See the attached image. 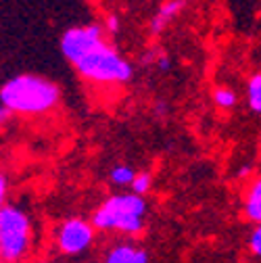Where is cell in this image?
Masks as SVG:
<instances>
[{"instance_id":"cell-8","label":"cell","mask_w":261,"mask_h":263,"mask_svg":"<svg viewBox=\"0 0 261 263\" xmlns=\"http://www.w3.org/2000/svg\"><path fill=\"white\" fill-rule=\"evenodd\" d=\"M105 263H148V255L142 249L129 247V245H119L107 253Z\"/></svg>"},{"instance_id":"cell-17","label":"cell","mask_w":261,"mask_h":263,"mask_svg":"<svg viewBox=\"0 0 261 263\" xmlns=\"http://www.w3.org/2000/svg\"><path fill=\"white\" fill-rule=\"evenodd\" d=\"M157 65H159L161 71H167V69H170V59H167V57H161V59L157 61Z\"/></svg>"},{"instance_id":"cell-12","label":"cell","mask_w":261,"mask_h":263,"mask_svg":"<svg viewBox=\"0 0 261 263\" xmlns=\"http://www.w3.org/2000/svg\"><path fill=\"white\" fill-rule=\"evenodd\" d=\"M134 170L132 167H127V165H119V167H115L113 172H111V182L113 184H117V186H127L129 182L134 180Z\"/></svg>"},{"instance_id":"cell-10","label":"cell","mask_w":261,"mask_h":263,"mask_svg":"<svg viewBox=\"0 0 261 263\" xmlns=\"http://www.w3.org/2000/svg\"><path fill=\"white\" fill-rule=\"evenodd\" d=\"M247 101L255 113L261 111V76L259 73H255L247 84Z\"/></svg>"},{"instance_id":"cell-19","label":"cell","mask_w":261,"mask_h":263,"mask_svg":"<svg viewBox=\"0 0 261 263\" xmlns=\"http://www.w3.org/2000/svg\"><path fill=\"white\" fill-rule=\"evenodd\" d=\"M0 263H3V261H0Z\"/></svg>"},{"instance_id":"cell-18","label":"cell","mask_w":261,"mask_h":263,"mask_svg":"<svg viewBox=\"0 0 261 263\" xmlns=\"http://www.w3.org/2000/svg\"><path fill=\"white\" fill-rule=\"evenodd\" d=\"M7 115H9V111L0 105V123H5V119H7Z\"/></svg>"},{"instance_id":"cell-7","label":"cell","mask_w":261,"mask_h":263,"mask_svg":"<svg viewBox=\"0 0 261 263\" xmlns=\"http://www.w3.org/2000/svg\"><path fill=\"white\" fill-rule=\"evenodd\" d=\"M184 7H186V0H165L151 19V34L153 36L161 34V31L184 11Z\"/></svg>"},{"instance_id":"cell-16","label":"cell","mask_w":261,"mask_h":263,"mask_svg":"<svg viewBox=\"0 0 261 263\" xmlns=\"http://www.w3.org/2000/svg\"><path fill=\"white\" fill-rule=\"evenodd\" d=\"M7 178H5V174H0V209H3V205H5V201H7Z\"/></svg>"},{"instance_id":"cell-6","label":"cell","mask_w":261,"mask_h":263,"mask_svg":"<svg viewBox=\"0 0 261 263\" xmlns=\"http://www.w3.org/2000/svg\"><path fill=\"white\" fill-rule=\"evenodd\" d=\"M94 238V228L84 219H69L65 221L59 230V249L67 255L84 253Z\"/></svg>"},{"instance_id":"cell-14","label":"cell","mask_w":261,"mask_h":263,"mask_svg":"<svg viewBox=\"0 0 261 263\" xmlns=\"http://www.w3.org/2000/svg\"><path fill=\"white\" fill-rule=\"evenodd\" d=\"M249 247H251V251H253L255 255L261 253V228H255V230H253V234H251V238H249Z\"/></svg>"},{"instance_id":"cell-4","label":"cell","mask_w":261,"mask_h":263,"mask_svg":"<svg viewBox=\"0 0 261 263\" xmlns=\"http://www.w3.org/2000/svg\"><path fill=\"white\" fill-rule=\"evenodd\" d=\"M31 245V226L27 215L13 207L3 205L0 209V261L21 263L29 253Z\"/></svg>"},{"instance_id":"cell-5","label":"cell","mask_w":261,"mask_h":263,"mask_svg":"<svg viewBox=\"0 0 261 263\" xmlns=\"http://www.w3.org/2000/svg\"><path fill=\"white\" fill-rule=\"evenodd\" d=\"M101 40H105V29H103L101 23L78 25V27L67 29L61 36V52L69 63H76L82 54H86Z\"/></svg>"},{"instance_id":"cell-9","label":"cell","mask_w":261,"mask_h":263,"mask_svg":"<svg viewBox=\"0 0 261 263\" xmlns=\"http://www.w3.org/2000/svg\"><path fill=\"white\" fill-rule=\"evenodd\" d=\"M245 211H247V217L249 219H253V221H259L261 219V182L259 180L249 190L247 203H245Z\"/></svg>"},{"instance_id":"cell-13","label":"cell","mask_w":261,"mask_h":263,"mask_svg":"<svg viewBox=\"0 0 261 263\" xmlns=\"http://www.w3.org/2000/svg\"><path fill=\"white\" fill-rule=\"evenodd\" d=\"M151 174H136L134 176V180L129 182V186H132V190H134V194H146L148 190H151Z\"/></svg>"},{"instance_id":"cell-2","label":"cell","mask_w":261,"mask_h":263,"mask_svg":"<svg viewBox=\"0 0 261 263\" xmlns=\"http://www.w3.org/2000/svg\"><path fill=\"white\" fill-rule=\"evenodd\" d=\"M73 67L84 80L94 84H125L132 80V65L105 40L82 54Z\"/></svg>"},{"instance_id":"cell-20","label":"cell","mask_w":261,"mask_h":263,"mask_svg":"<svg viewBox=\"0 0 261 263\" xmlns=\"http://www.w3.org/2000/svg\"><path fill=\"white\" fill-rule=\"evenodd\" d=\"M42 263H44V261H42Z\"/></svg>"},{"instance_id":"cell-11","label":"cell","mask_w":261,"mask_h":263,"mask_svg":"<svg viewBox=\"0 0 261 263\" xmlns=\"http://www.w3.org/2000/svg\"><path fill=\"white\" fill-rule=\"evenodd\" d=\"M236 94L230 90V88H215L213 90V103L221 109H232L236 105Z\"/></svg>"},{"instance_id":"cell-1","label":"cell","mask_w":261,"mask_h":263,"mask_svg":"<svg viewBox=\"0 0 261 263\" xmlns=\"http://www.w3.org/2000/svg\"><path fill=\"white\" fill-rule=\"evenodd\" d=\"M59 86L40 76H17L0 88V105L9 113L40 115L59 103Z\"/></svg>"},{"instance_id":"cell-15","label":"cell","mask_w":261,"mask_h":263,"mask_svg":"<svg viewBox=\"0 0 261 263\" xmlns=\"http://www.w3.org/2000/svg\"><path fill=\"white\" fill-rule=\"evenodd\" d=\"M103 29L111 31V34H117V31H119V19H117L115 15H109V17L105 19V25H103Z\"/></svg>"},{"instance_id":"cell-3","label":"cell","mask_w":261,"mask_h":263,"mask_svg":"<svg viewBox=\"0 0 261 263\" xmlns=\"http://www.w3.org/2000/svg\"><path fill=\"white\" fill-rule=\"evenodd\" d=\"M146 203L140 194H115L103 203L94 213L92 228L96 230H119L125 234H138L144 226Z\"/></svg>"}]
</instances>
